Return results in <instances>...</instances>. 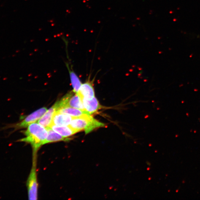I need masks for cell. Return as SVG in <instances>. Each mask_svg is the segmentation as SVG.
Returning <instances> with one entry per match:
<instances>
[{"label": "cell", "mask_w": 200, "mask_h": 200, "mask_svg": "<svg viewBox=\"0 0 200 200\" xmlns=\"http://www.w3.org/2000/svg\"><path fill=\"white\" fill-rule=\"evenodd\" d=\"M25 137L19 140L31 144L33 153H37L41 146L44 145V141L48 136L47 129L38 123H33L28 127L24 131Z\"/></svg>", "instance_id": "cell-1"}, {"label": "cell", "mask_w": 200, "mask_h": 200, "mask_svg": "<svg viewBox=\"0 0 200 200\" xmlns=\"http://www.w3.org/2000/svg\"><path fill=\"white\" fill-rule=\"evenodd\" d=\"M69 126L77 132L84 131L87 134L96 129L104 127L105 125L95 119L91 115L86 114L82 117L73 118Z\"/></svg>", "instance_id": "cell-2"}, {"label": "cell", "mask_w": 200, "mask_h": 200, "mask_svg": "<svg viewBox=\"0 0 200 200\" xmlns=\"http://www.w3.org/2000/svg\"><path fill=\"white\" fill-rule=\"evenodd\" d=\"M56 103L58 107L57 110L62 108L72 107L85 111L81 97L73 91L68 93Z\"/></svg>", "instance_id": "cell-3"}, {"label": "cell", "mask_w": 200, "mask_h": 200, "mask_svg": "<svg viewBox=\"0 0 200 200\" xmlns=\"http://www.w3.org/2000/svg\"><path fill=\"white\" fill-rule=\"evenodd\" d=\"M36 153H33L32 168L27 181L29 199H38V184L36 174Z\"/></svg>", "instance_id": "cell-4"}, {"label": "cell", "mask_w": 200, "mask_h": 200, "mask_svg": "<svg viewBox=\"0 0 200 200\" xmlns=\"http://www.w3.org/2000/svg\"><path fill=\"white\" fill-rule=\"evenodd\" d=\"M47 108L44 107L35 111L27 116L22 121L17 123L9 124L5 126V129L14 128V131L28 127L31 124L35 123L42 117L47 111Z\"/></svg>", "instance_id": "cell-5"}, {"label": "cell", "mask_w": 200, "mask_h": 200, "mask_svg": "<svg viewBox=\"0 0 200 200\" xmlns=\"http://www.w3.org/2000/svg\"><path fill=\"white\" fill-rule=\"evenodd\" d=\"M82 101L85 111L90 115L95 113L103 108L95 96L91 99L82 98Z\"/></svg>", "instance_id": "cell-6"}, {"label": "cell", "mask_w": 200, "mask_h": 200, "mask_svg": "<svg viewBox=\"0 0 200 200\" xmlns=\"http://www.w3.org/2000/svg\"><path fill=\"white\" fill-rule=\"evenodd\" d=\"M58 109L56 103L49 110H47L43 116L38 120V123L46 128L50 127L52 123L54 115Z\"/></svg>", "instance_id": "cell-7"}, {"label": "cell", "mask_w": 200, "mask_h": 200, "mask_svg": "<svg viewBox=\"0 0 200 200\" xmlns=\"http://www.w3.org/2000/svg\"><path fill=\"white\" fill-rule=\"evenodd\" d=\"M74 117L66 114L55 112L52 124L59 126H69Z\"/></svg>", "instance_id": "cell-8"}, {"label": "cell", "mask_w": 200, "mask_h": 200, "mask_svg": "<svg viewBox=\"0 0 200 200\" xmlns=\"http://www.w3.org/2000/svg\"><path fill=\"white\" fill-rule=\"evenodd\" d=\"M78 93L82 98L91 99L95 96L93 86L90 82H86L82 84Z\"/></svg>", "instance_id": "cell-9"}, {"label": "cell", "mask_w": 200, "mask_h": 200, "mask_svg": "<svg viewBox=\"0 0 200 200\" xmlns=\"http://www.w3.org/2000/svg\"><path fill=\"white\" fill-rule=\"evenodd\" d=\"M56 112L71 116L74 118L82 117L86 114H89L86 111L72 107L62 108L57 110Z\"/></svg>", "instance_id": "cell-10"}, {"label": "cell", "mask_w": 200, "mask_h": 200, "mask_svg": "<svg viewBox=\"0 0 200 200\" xmlns=\"http://www.w3.org/2000/svg\"><path fill=\"white\" fill-rule=\"evenodd\" d=\"M46 129L48 132V136L45 141H44V144L52 142H58V141H67L70 140V139L61 135L54 131L50 127Z\"/></svg>", "instance_id": "cell-11"}, {"label": "cell", "mask_w": 200, "mask_h": 200, "mask_svg": "<svg viewBox=\"0 0 200 200\" xmlns=\"http://www.w3.org/2000/svg\"><path fill=\"white\" fill-rule=\"evenodd\" d=\"M50 128L56 132L65 137L68 138L78 132L69 126H59L52 124Z\"/></svg>", "instance_id": "cell-12"}, {"label": "cell", "mask_w": 200, "mask_h": 200, "mask_svg": "<svg viewBox=\"0 0 200 200\" xmlns=\"http://www.w3.org/2000/svg\"><path fill=\"white\" fill-rule=\"evenodd\" d=\"M69 71L70 75L71 83H72L73 88V91L74 92L78 93L79 89L82 84L77 77V74L74 73V71L70 70L69 68Z\"/></svg>", "instance_id": "cell-13"}]
</instances>
